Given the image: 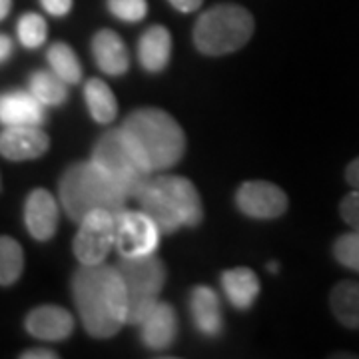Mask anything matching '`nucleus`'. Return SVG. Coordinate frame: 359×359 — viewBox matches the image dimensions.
I'll return each instance as SVG.
<instances>
[{"label":"nucleus","instance_id":"nucleus-13","mask_svg":"<svg viewBox=\"0 0 359 359\" xmlns=\"http://www.w3.org/2000/svg\"><path fill=\"white\" fill-rule=\"evenodd\" d=\"M26 332L46 341H62L74 332V318L58 306H40L26 316Z\"/></svg>","mask_w":359,"mask_h":359},{"label":"nucleus","instance_id":"nucleus-23","mask_svg":"<svg viewBox=\"0 0 359 359\" xmlns=\"http://www.w3.org/2000/svg\"><path fill=\"white\" fill-rule=\"evenodd\" d=\"M48 65L56 76H60L66 84H78L82 80V66L78 62L74 50L65 42H54L48 48Z\"/></svg>","mask_w":359,"mask_h":359},{"label":"nucleus","instance_id":"nucleus-28","mask_svg":"<svg viewBox=\"0 0 359 359\" xmlns=\"http://www.w3.org/2000/svg\"><path fill=\"white\" fill-rule=\"evenodd\" d=\"M339 214L351 226V230L359 231V190L349 192L339 204Z\"/></svg>","mask_w":359,"mask_h":359},{"label":"nucleus","instance_id":"nucleus-17","mask_svg":"<svg viewBox=\"0 0 359 359\" xmlns=\"http://www.w3.org/2000/svg\"><path fill=\"white\" fill-rule=\"evenodd\" d=\"M190 311H192L196 330L205 337H218L224 330L222 308H219L218 294L208 287L198 285L190 297Z\"/></svg>","mask_w":359,"mask_h":359},{"label":"nucleus","instance_id":"nucleus-6","mask_svg":"<svg viewBox=\"0 0 359 359\" xmlns=\"http://www.w3.org/2000/svg\"><path fill=\"white\" fill-rule=\"evenodd\" d=\"M254 16L238 4H216L194 26V44L208 56L240 50L254 34Z\"/></svg>","mask_w":359,"mask_h":359},{"label":"nucleus","instance_id":"nucleus-26","mask_svg":"<svg viewBox=\"0 0 359 359\" xmlns=\"http://www.w3.org/2000/svg\"><path fill=\"white\" fill-rule=\"evenodd\" d=\"M335 259L349 269L359 271V231H349L337 238L334 245Z\"/></svg>","mask_w":359,"mask_h":359},{"label":"nucleus","instance_id":"nucleus-18","mask_svg":"<svg viewBox=\"0 0 359 359\" xmlns=\"http://www.w3.org/2000/svg\"><path fill=\"white\" fill-rule=\"evenodd\" d=\"M172 56V34L166 26H150L138 42V60L148 72H162Z\"/></svg>","mask_w":359,"mask_h":359},{"label":"nucleus","instance_id":"nucleus-15","mask_svg":"<svg viewBox=\"0 0 359 359\" xmlns=\"http://www.w3.org/2000/svg\"><path fill=\"white\" fill-rule=\"evenodd\" d=\"M140 327L144 346L154 349V351H164L174 344V339L178 335L176 311L170 304L158 302L154 309L144 318Z\"/></svg>","mask_w":359,"mask_h":359},{"label":"nucleus","instance_id":"nucleus-24","mask_svg":"<svg viewBox=\"0 0 359 359\" xmlns=\"http://www.w3.org/2000/svg\"><path fill=\"white\" fill-rule=\"evenodd\" d=\"M22 269L25 254L20 244L8 236H0V285H13L18 282Z\"/></svg>","mask_w":359,"mask_h":359},{"label":"nucleus","instance_id":"nucleus-30","mask_svg":"<svg viewBox=\"0 0 359 359\" xmlns=\"http://www.w3.org/2000/svg\"><path fill=\"white\" fill-rule=\"evenodd\" d=\"M178 13H184V14H190V13H196L200 6H202V2L204 0H168Z\"/></svg>","mask_w":359,"mask_h":359},{"label":"nucleus","instance_id":"nucleus-1","mask_svg":"<svg viewBox=\"0 0 359 359\" xmlns=\"http://www.w3.org/2000/svg\"><path fill=\"white\" fill-rule=\"evenodd\" d=\"M72 295L92 337H112L128 323V290L116 268L82 266L72 278Z\"/></svg>","mask_w":359,"mask_h":359},{"label":"nucleus","instance_id":"nucleus-31","mask_svg":"<svg viewBox=\"0 0 359 359\" xmlns=\"http://www.w3.org/2000/svg\"><path fill=\"white\" fill-rule=\"evenodd\" d=\"M346 180L353 190H359V158H355V160L346 168Z\"/></svg>","mask_w":359,"mask_h":359},{"label":"nucleus","instance_id":"nucleus-11","mask_svg":"<svg viewBox=\"0 0 359 359\" xmlns=\"http://www.w3.org/2000/svg\"><path fill=\"white\" fill-rule=\"evenodd\" d=\"M48 146L50 138L40 126H6L0 132V156L13 162L40 158Z\"/></svg>","mask_w":359,"mask_h":359},{"label":"nucleus","instance_id":"nucleus-4","mask_svg":"<svg viewBox=\"0 0 359 359\" xmlns=\"http://www.w3.org/2000/svg\"><path fill=\"white\" fill-rule=\"evenodd\" d=\"M122 128L138 142L152 172H162L176 166L184 150L186 136L184 130L172 116L158 108H142L124 120Z\"/></svg>","mask_w":359,"mask_h":359},{"label":"nucleus","instance_id":"nucleus-14","mask_svg":"<svg viewBox=\"0 0 359 359\" xmlns=\"http://www.w3.org/2000/svg\"><path fill=\"white\" fill-rule=\"evenodd\" d=\"M44 104L32 92L14 90L0 94V124L4 126H42Z\"/></svg>","mask_w":359,"mask_h":359},{"label":"nucleus","instance_id":"nucleus-2","mask_svg":"<svg viewBox=\"0 0 359 359\" xmlns=\"http://www.w3.org/2000/svg\"><path fill=\"white\" fill-rule=\"evenodd\" d=\"M136 200L162 233H172L182 226L196 228L204 219L202 198L184 176H152Z\"/></svg>","mask_w":359,"mask_h":359},{"label":"nucleus","instance_id":"nucleus-10","mask_svg":"<svg viewBox=\"0 0 359 359\" xmlns=\"http://www.w3.org/2000/svg\"><path fill=\"white\" fill-rule=\"evenodd\" d=\"M236 204L240 212L256 219H276L287 210V196L280 186L264 182V180H252L240 186L236 192Z\"/></svg>","mask_w":359,"mask_h":359},{"label":"nucleus","instance_id":"nucleus-34","mask_svg":"<svg viewBox=\"0 0 359 359\" xmlns=\"http://www.w3.org/2000/svg\"><path fill=\"white\" fill-rule=\"evenodd\" d=\"M13 8V0H0V20H4Z\"/></svg>","mask_w":359,"mask_h":359},{"label":"nucleus","instance_id":"nucleus-3","mask_svg":"<svg viewBox=\"0 0 359 359\" xmlns=\"http://www.w3.org/2000/svg\"><path fill=\"white\" fill-rule=\"evenodd\" d=\"M128 198L122 186L92 160L70 166L60 180V202L74 222H82L94 210H108L116 216Z\"/></svg>","mask_w":359,"mask_h":359},{"label":"nucleus","instance_id":"nucleus-9","mask_svg":"<svg viewBox=\"0 0 359 359\" xmlns=\"http://www.w3.org/2000/svg\"><path fill=\"white\" fill-rule=\"evenodd\" d=\"M160 233V228L146 212L122 210L116 214V248L122 257L152 256Z\"/></svg>","mask_w":359,"mask_h":359},{"label":"nucleus","instance_id":"nucleus-32","mask_svg":"<svg viewBox=\"0 0 359 359\" xmlns=\"http://www.w3.org/2000/svg\"><path fill=\"white\" fill-rule=\"evenodd\" d=\"M13 54V40L8 39L6 34H0V65L6 62Z\"/></svg>","mask_w":359,"mask_h":359},{"label":"nucleus","instance_id":"nucleus-19","mask_svg":"<svg viewBox=\"0 0 359 359\" xmlns=\"http://www.w3.org/2000/svg\"><path fill=\"white\" fill-rule=\"evenodd\" d=\"M222 287L231 306L248 309L259 295V280L250 268H233L222 273Z\"/></svg>","mask_w":359,"mask_h":359},{"label":"nucleus","instance_id":"nucleus-29","mask_svg":"<svg viewBox=\"0 0 359 359\" xmlns=\"http://www.w3.org/2000/svg\"><path fill=\"white\" fill-rule=\"evenodd\" d=\"M40 4L52 16H66L72 8V0H40Z\"/></svg>","mask_w":359,"mask_h":359},{"label":"nucleus","instance_id":"nucleus-25","mask_svg":"<svg viewBox=\"0 0 359 359\" xmlns=\"http://www.w3.org/2000/svg\"><path fill=\"white\" fill-rule=\"evenodd\" d=\"M16 30H18V40L25 48H39L46 40V22L36 13L22 14Z\"/></svg>","mask_w":359,"mask_h":359},{"label":"nucleus","instance_id":"nucleus-8","mask_svg":"<svg viewBox=\"0 0 359 359\" xmlns=\"http://www.w3.org/2000/svg\"><path fill=\"white\" fill-rule=\"evenodd\" d=\"M116 245V216L108 210H94L80 222L74 238V256L82 266H100Z\"/></svg>","mask_w":359,"mask_h":359},{"label":"nucleus","instance_id":"nucleus-27","mask_svg":"<svg viewBox=\"0 0 359 359\" xmlns=\"http://www.w3.org/2000/svg\"><path fill=\"white\" fill-rule=\"evenodd\" d=\"M108 11L114 14L118 20L124 22H140L148 14L146 0H108Z\"/></svg>","mask_w":359,"mask_h":359},{"label":"nucleus","instance_id":"nucleus-33","mask_svg":"<svg viewBox=\"0 0 359 359\" xmlns=\"http://www.w3.org/2000/svg\"><path fill=\"white\" fill-rule=\"evenodd\" d=\"M58 355L54 351H48V349H30L22 353V359H56Z\"/></svg>","mask_w":359,"mask_h":359},{"label":"nucleus","instance_id":"nucleus-5","mask_svg":"<svg viewBox=\"0 0 359 359\" xmlns=\"http://www.w3.org/2000/svg\"><path fill=\"white\" fill-rule=\"evenodd\" d=\"M92 162L120 184L130 198H136L154 174L138 142L124 128L108 130L102 134L94 146Z\"/></svg>","mask_w":359,"mask_h":359},{"label":"nucleus","instance_id":"nucleus-22","mask_svg":"<svg viewBox=\"0 0 359 359\" xmlns=\"http://www.w3.org/2000/svg\"><path fill=\"white\" fill-rule=\"evenodd\" d=\"M28 88L44 106H60L68 98L65 80L56 76L54 72H46V70L34 72L30 76Z\"/></svg>","mask_w":359,"mask_h":359},{"label":"nucleus","instance_id":"nucleus-16","mask_svg":"<svg viewBox=\"0 0 359 359\" xmlns=\"http://www.w3.org/2000/svg\"><path fill=\"white\" fill-rule=\"evenodd\" d=\"M92 54L98 68L108 76H122L128 72L130 58L124 40L112 30H100L92 39Z\"/></svg>","mask_w":359,"mask_h":359},{"label":"nucleus","instance_id":"nucleus-21","mask_svg":"<svg viewBox=\"0 0 359 359\" xmlns=\"http://www.w3.org/2000/svg\"><path fill=\"white\" fill-rule=\"evenodd\" d=\"M84 98H86L90 116L98 124L114 122L116 114H118V102H116L114 92L110 90V86L104 80H98V78L88 80L84 86Z\"/></svg>","mask_w":359,"mask_h":359},{"label":"nucleus","instance_id":"nucleus-12","mask_svg":"<svg viewBox=\"0 0 359 359\" xmlns=\"http://www.w3.org/2000/svg\"><path fill=\"white\" fill-rule=\"evenodd\" d=\"M25 224L28 233L39 242H46L56 233L58 205L50 192L39 188L28 194L25 204Z\"/></svg>","mask_w":359,"mask_h":359},{"label":"nucleus","instance_id":"nucleus-35","mask_svg":"<svg viewBox=\"0 0 359 359\" xmlns=\"http://www.w3.org/2000/svg\"><path fill=\"white\" fill-rule=\"evenodd\" d=\"M268 269L271 271V273H276V271H278V264H276V262H269Z\"/></svg>","mask_w":359,"mask_h":359},{"label":"nucleus","instance_id":"nucleus-20","mask_svg":"<svg viewBox=\"0 0 359 359\" xmlns=\"http://www.w3.org/2000/svg\"><path fill=\"white\" fill-rule=\"evenodd\" d=\"M332 311L341 325L349 330H359V283L339 282L330 295Z\"/></svg>","mask_w":359,"mask_h":359},{"label":"nucleus","instance_id":"nucleus-7","mask_svg":"<svg viewBox=\"0 0 359 359\" xmlns=\"http://www.w3.org/2000/svg\"><path fill=\"white\" fill-rule=\"evenodd\" d=\"M116 269L128 290V323L140 325L158 304V294L166 282L162 262L152 256L122 257Z\"/></svg>","mask_w":359,"mask_h":359}]
</instances>
